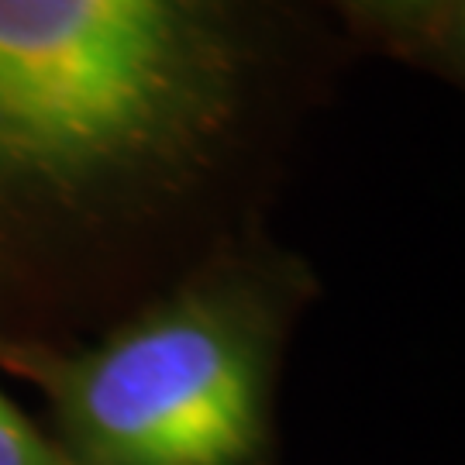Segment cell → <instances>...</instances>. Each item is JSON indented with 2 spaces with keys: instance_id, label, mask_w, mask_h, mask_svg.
Instances as JSON below:
<instances>
[{
  "instance_id": "obj_1",
  "label": "cell",
  "mask_w": 465,
  "mask_h": 465,
  "mask_svg": "<svg viewBox=\"0 0 465 465\" xmlns=\"http://www.w3.org/2000/svg\"><path fill=\"white\" fill-rule=\"evenodd\" d=\"M300 0H0V252L180 214L311 73Z\"/></svg>"
},
{
  "instance_id": "obj_2",
  "label": "cell",
  "mask_w": 465,
  "mask_h": 465,
  "mask_svg": "<svg viewBox=\"0 0 465 465\" xmlns=\"http://www.w3.org/2000/svg\"><path fill=\"white\" fill-rule=\"evenodd\" d=\"M280 317L211 272L45 372L73 465H269Z\"/></svg>"
},
{
  "instance_id": "obj_3",
  "label": "cell",
  "mask_w": 465,
  "mask_h": 465,
  "mask_svg": "<svg viewBox=\"0 0 465 465\" xmlns=\"http://www.w3.org/2000/svg\"><path fill=\"white\" fill-rule=\"evenodd\" d=\"M0 465H73L0 397Z\"/></svg>"
},
{
  "instance_id": "obj_4",
  "label": "cell",
  "mask_w": 465,
  "mask_h": 465,
  "mask_svg": "<svg viewBox=\"0 0 465 465\" xmlns=\"http://www.w3.org/2000/svg\"><path fill=\"white\" fill-rule=\"evenodd\" d=\"M382 7H390V11H424V7H431L438 0H376Z\"/></svg>"
}]
</instances>
